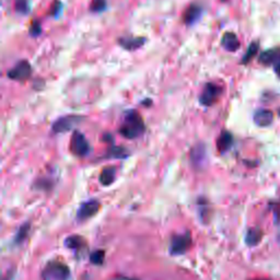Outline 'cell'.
I'll return each mask as SVG.
<instances>
[{
  "label": "cell",
  "instance_id": "cell-1",
  "mask_svg": "<svg viewBox=\"0 0 280 280\" xmlns=\"http://www.w3.org/2000/svg\"><path fill=\"white\" fill-rule=\"evenodd\" d=\"M146 126L144 119L136 111H129L125 114L124 122L119 127V134L127 139H136L145 133Z\"/></svg>",
  "mask_w": 280,
  "mask_h": 280
},
{
  "label": "cell",
  "instance_id": "cell-2",
  "mask_svg": "<svg viewBox=\"0 0 280 280\" xmlns=\"http://www.w3.org/2000/svg\"><path fill=\"white\" fill-rule=\"evenodd\" d=\"M44 276L46 279L68 280L70 278V270L61 262H49L44 270Z\"/></svg>",
  "mask_w": 280,
  "mask_h": 280
},
{
  "label": "cell",
  "instance_id": "cell-3",
  "mask_svg": "<svg viewBox=\"0 0 280 280\" xmlns=\"http://www.w3.org/2000/svg\"><path fill=\"white\" fill-rule=\"evenodd\" d=\"M90 150H91V147L87 138H85L82 133L76 130L75 133L72 134L70 140V151L72 152V154H75L76 157L79 158H83L85 156H88L90 153Z\"/></svg>",
  "mask_w": 280,
  "mask_h": 280
},
{
  "label": "cell",
  "instance_id": "cell-4",
  "mask_svg": "<svg viewBox=\"0 0 280 280\" xmlns=\"http://www.w3.org/2000/svg\"><path fill=\"white\" fill-rule=\"evenodd\" d=\"M193 241L190 232L176 234L171 239L170 243V253L172 255H182L191 248Z\"/></svg>",
  "mask_w": 280,
  "mask_h": 280
},
{
  "label": "cell",
  "instance_id": "cell-5",
  "mask_svg": "<svg viewBox=\"0 0 280 280\" xmlns=\"http://www.w3.org/2000/svg\"><path fill=\"white\" fill-rule=\"evenodd\" d=\"M259 61L265 66H272L280 78V47L263 51L259 57Z\"/></svg>",
  "mask_w": 280,
  "mask_h": 280
},
{
  "label": "cell",
  "instance_id": "cell-6",
  "mask_svg": "<svg viewBox=\"0 0 280 280\" xmlns=\"http://www.w3.org/2000/svg\"><path fill=\"white\" fill-rule=\"evenodd\" d=\"M221 87H219L218 84L208 82L205 85V88L203 90V92L199 96V101H201L202 104L204 106H210L213 105L217 100L219 99V96L221 94Z\"/></svg>",
  "mask_w": 280,
  "mask_h": 280
},
{
  "label": "cell",
  "instance_id": "cell-7",
  "mask_svg": "<svg viewBox=\"0 0 280 280\" xmlns=\"http://www.w3.org/2000/svg\"><path fill=\"white\" fill-rule=\"evenodd\" d=\"M32 73V67L30 65V62L26 60H21L16 64L12 69L8 71V78L11 80H14V81H25L26 79L30 78Z\"/></svg>",
  "mask_w": 280,
  "mask_h": 280
},
{
  "label": "cell",
  "instance_id": "cell-8",
  "mask_svg": "<svg viewBox=\"0 0 280 280\" xmlns=\"http://www.w3.org/2000/svg\"><path fill=\"white\" fill-rule=\"evenodd\" d=\"M81 121V117L77 115H69V116H64L57 119V121L53 124L51 129L55 134H62L67 133V131L71 130L73 127L78 125Z\"/></svg>",
  "mask_w": 280,
  "mask_h": 280
},
{
  "label": "cell",
  "instance_id": "cell-9",
  "mask_svg": "<svg viewBox=\"0 0 280 280\" xmlns=\"http://www.w3.org/2000/svg\"><path fill=\"white\" fill-rule=\"evenodd\" d=\"M101 207V204L96 199H91V201H87L80 205L77 211V218L79 220H87L90 219L91 217H93L96 213H98Z\"/></svg>",
  "mask_w": 280,
  "mask_h": 280
},
{
  "label": "cell",
  "instance_id": "cell-10",
  "mask_svg": "<svg viewBox=\"0 0 280 280\" xmlns=\"http://www.w3.org/2000/svg\"><path fill=\"white\" fill-rule=\"evenodd\" d=\"M202 12H203V9L201 5H198L196 3L191 4L184 12L183 20H184L185 24L193 25L194 23H196V22L199 20V18H201Z\"/></svg>",
  "mask_w": 280,
  "mask_h": 280
},
{
  "label": "cell",
  "instance_id": "cell-11",
  "mask_svg": "<svg viewBox=\"0 0 280 280\" xmlns=\"http://www.w3.org/2000/svg\"><path fill=\"white\" fill-rule=\"evenodd\" d=\"M191 161L195 168L201 169L206 162V149L205 146L199 144L195 146L191 151Z\"/></svg>",
  "mask_w": 280,
  "mask_h": 280
},
{
  "label": "cell",
  "instance_id": "cell-12",
  "mask_svg": "<svg viewBox=\"0 0 280 280\" xmlns=\"http://www.w3.org/2000/svg\"><path fill=\"white\" fill-rule=\"evenodd\" d=\"M274 122V113L270 110H259L254 114V123L260 127H267Z\"/></svg>",
  "mask_w": 280,
  "mask_h": 280
},
{
  "label": "cell",
  "instance_id": "cell-13",
  "mask_svg": "<svg viewBox=\"0 0 280 280\" xmlns=\"http://www.w3.org/2000/svg\"><path fill=\"white\" fill-rule=\"evenodd\" d=\"M65 247L75 251L76 253H82V251L87 248V243L81 236H69L65 240Z\"/></svg>",
  "mask_w": 280,
  "mask_h": 280
},
{
  "label": "cell",
  "instance_id": "cell-14",
  "mask_svg": "<svg viewBox=\"0 0 280 280\" xmlns=\"http://www.w3.org/2000/svg\"><path fill=\"white\" fill-rule=\"evenodd\" d=\"M221 45L228 51H236L241 46L238 36L232 32H227L224 34L221 39Z\"/></svg>",
  "mask_w": 280,
  "mask_h": 280
},
{
  "label": "cell",
  "instance_id": "cell-15",
  "mask_svg": "<svg viewBox=\"0 0 280 280\" xmlns=\"http://www.w3.org/2000/svg\"><path fill=\"white\" fill-rule=\"evenodd\" d=\"M146 39L144 37H122L119 38V45L127 50H135L140 48L145 44Z\"/></svg>",
  "mask_w": 280,
  "mask_h": 280
},
{
  "label": "cell",
  "instance_id": "cell-16",
  "mask_svg": "<svg viewBox=\"0 0 280 280\" xmlns=\"http://www.w3.org/2000/svg\"><path fill=\"white\" fill-rule=\"evenodd\" d=\"M233 145V136L229 131H222L217 140V148L220 153H226L228 150L231 149Z\"/></svg>",
  "mask_w": 280,
  "mask_h": 280
},
{
  "label": "cell",
  "instance_id": "cell-17",
  "mask_svg": "<svg viewBox=\"0 0 280 280\" xmlns=\"http://www.w3.org/2000/svg\"><path fill=\"white\" fill-rule=\"evenodd\" d=\"M262 239L263 231L257 227L250 228L247 234H245V243H247L249 247H255V245H257L262 241Z\"/></svg>",
  "mask_w": 280,
  "mask_h": 280
},
{
  "label": "cell",
  "instance_id": "cell-18",
  "mask_svg": "<svg viewBox=\"0 0 280 280\" xmlns=\"http://www.w3.org/2000/svg\"><path fill=\"white\" fill-rule=\"evenodd\" d=\"M115 174H116V169L114 167H107L102 170L100 174V183L103 186H108L115 180Z\"/></svg>",
  "mask_w": 280,
  "mask_h": 280
},
{
  "label": "cell",
  "instance_id": "cell-19",
  "mask_svg": "<svg viewBox=\"0 0 280 280\" xmlns=\"http://www.w3.org/2000/svg\"><path fill=\"white\" fill-rule=\"evenodd\" d=\"M30 229H31L30 222H25L24 225H22V226L19 228V230H18V232H16L15 238H14L15 244H21L22 242L24 241V240H25V239L27 238V236H28V232H30Z\"/></svg>",
  "mask_w": 280,
  "mask_h": 280
},
{
  "label": "cell",
  "instance_id": "cell-20",
  "mask_svg": "<svg viewBox=\"0 0 280 280\" xmlns=\"http://www.w3.org/2000/svg\"><path fill=\"white\" fill-rule=\"evenodd\" d=\"M257 50H259V44H257L256 42H253V43L251 44L250 46L248 47L247 53L244 54L243 59H242V64H243V65L249 64V62H250L251 60H252V59L254 58V57L256 56Z\"/></svg>",
  "mask_w": 280,
  "mask_h": 280
},
{
  "label": "cell",
  "instance_id": "cell-21",
  "mask_svg": "<svg viewBox=\"0 0 280 280\" xmlns=\"http://www.w3.org/2000/svg\"><path fill=\"white\" fill-rule=\"evenodd\" d=\"M128 154L129 152L125 149V148L114 146L108 150L107 156L110 158H115V159H125L126 157H128Z\"/></svg>",
  "mask_w": 280,
  "mask_h": 280
},
{
  "label": "cell",
  "instance_id": "cell-22",
  "mask_svg": "<svg viewBox=\"0 0 280 280\" xmlns=\"http://www.w3.org/2000/svg\"><path fill=\"white\" fill-rule=\"evenodd\" d=\"M105 260V252L103 250L94 251V252L90 255V262L93 265H102Z\"/></svg>",
  "mask_w": 280,
  "mask_h": 280
},
{
  "label": "cell",
  "instance_id": "cell-23",
  "mask_svg": "<svg viewBox=\"0 0 280 280\" xmlns=\"http://www.w3.org/2000/svg\"><path fill=\"white\" fill-rule=\"evenodd\" d=\"M106 8V0H92L91 1V5H90V10L92 12L99 13L104 11Z\"/></svg>",
  "mask_w": 280,
  "mask_h": 280
},
{
  "label": "cell",
  "instance_id": "cell-24",
  "mask_svg": "<svg viewBox=\"0 0 280 280\" xmlns=\"http://www.w3.org/2000/svg\"><path fill=\"white\" fill-rule=\"evenodd\" d=\"M15 10L21 14H27L30 11L28 0H15Z\"/></svg>",
  "mask_w": 280,
  "mask_h": 280
},
{
  "label": "cell",
  "instance_id": "cell-25",
  "mask_svg": "<svg viewBox=\"0 0 280 280\" xmlns=\"http://www.w3.org/2000/svg\"><path fill=\"white\" fill-rule=\"evenodd\" d=\"M41 32H42L41 24H39L37 21H34L31 28H30V34L32 36H38L39 34H41Z\"/></svg>",
  "mask_w": 280,
  "mask_h": 280
},
{
  "label": "cell",
  "instance_id": "cell-26",
  "mask_svg": "<svg viewBox=\"0 0 280 280\" xmlns=\"http://www.w3.org/2000/svg\"><path fill=\"white\" fill-rule=\"evenodd\" d=\"M273 213L275 215L276 221L279 222L280 221V205L279 204H275L273 207Z\"/></svg>",
  "mask_w": 280,
  "mask_h": 280
},
{
  "label": "cell",
  "instance_id": "cell-27",
  "mask_svg": "<svg viewBox=\"0 0 280 280\" xmlns=\"http://www.w3.org/2000/svg\"><path fill=\"white\" fill-rule=\"evenodd\" d=\"M60 8H61V3H60L59 1H56V2H55V4H54L53 13H51V14H57V13H59Z\"/></svg>",
  "mask_w": 280,
  "mask_h": 280
},
{
  "label": "cell",
  "instance_id": "cell-28",
  "mask_svg": "<svg viewBox=\"0 0 280 280\" xmlns=\"http://www.w3.org/2000/svg\"><path fill=\"white\" fill-rule=\"evenodd\" d=\"M111 280H137V279H134V278H128V277H126V276H116V277L112 278Z\"/></svg>",
  "mask_w": 280,
  "mask_h": 280
},
{
  "label": "cell",
  "instance_id": "cell-29",
  "mask_svg": "<svg viewBox=\"0 0 280 280\" xmlns=\"http://www.w3.org/2000/svg\"><path fill=\"white\" fill-rule=\"evenodd\" d=\"M259 280H267V279H259Z\"/></svg>",
  "mask_w": 280,
  "mask_h": 280
}]
</instances>
